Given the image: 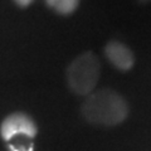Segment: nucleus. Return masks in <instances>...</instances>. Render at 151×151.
<instances>
[{
	"label": "nucleus",
	"mask_w": 151,
	"mask_h": 151,
	"mask_svg": "<svg viewBox=\"0 0 151 151\" xmlns=\"http://www.w3.org/2000/svg\"><path fill=\"white\" fill-rule=\"evenodd\" d=\"M9 151H33V146H30V147H28V149H18L15 146H10Z\"/></svg>",
	"instance_id": "nucleus-7"
},
{
	"label": "nucleus",
	"mask_w": 151,
	"mask_h": 151,
	"mask_svg": "<svg viewBox=\"0 0 151 151\" xmlns=\"http://www.w3.org/2000/svg\"><path fill=\"white\" fill-rule=\"evenodd\" d=\"M15 1H17L18 5H20V6H28L33 0H15Z\"/></svg>",
	"instance_id": "nucleus-6"
},
{
	"label": "nucleus",
	"mask_w": 151,
	"mask_h": 151,
	"mask_svg": "<svg viewBox=\"0 0 151 151\" xmlns=\"http://www.w3.org/2000/svg\"><path fill=\"white\" fill-rule=\"evenodd\" d=\"M47 4L55 9L60 14H69L72 13L78 5L79 0H45Z\"/></svg>",
	"instance_id": "nucleus-5"
},
{
	"label": "nucleus",
	"mask_w": 151,
	"mask_h": 151,
	"mask_svg": "<svg viewBox=\"0 0 151 151\" xmlns=\"http://www.w3.org/2000/svg\"><path fill=\"white\" fill-rule=\"evenodd\" d=\"M38 127L35 121L29 115L15 112L6 116L0 125V136L4 141H10L17 135H24L27 137H35Z\"/></svg>",
	"instance_id": "nucleus-3"
},
{
	"label": "nucleus",
	"mask_w": 151,
	"mask_h": 151,
	"mask_svg": "<svg viewBox=\"0 0 151 151\" xmlns=\"http://www.w3.org/2000/svg\"><path fill=\"white\" fill-rule=\"evenodd\" d=\"M139 1H141V3H145V1H149V0H139Z\"/></svg>",
	"instance_id": "nucleus-8"
},
{
	"label": "nucleus",
	"mask_w": 151,
	"mask_h": 151,
	"mask_svg": "<svg viewBox=\"0 0 151 151\" xmlns=\"http://www.w3.org/2000/svg\"><path fill=\"white\" fill-rule=\"evenodd\" d=\"M82 115L89 124L116 126L129 116V105L112 89H100L88 94L82 105Z\"/></svg>",
	"instance_id": "nucleus-1"
},
{
	"label": "nucleus",
	"mask_w": 151,
	"mask_h": 151,
	"mask_svg": "<svg viewBox=\"0 0 151 151\" xmlns=\"http://www.w3.org/2000/svg\"><path fill=\"white\" fill-rule=\"evenodd\" d=\"M101 65L96 54L92 52L79 54L67 69L68 86L79 96H88L93 92L100 79Z\"/></svg>",
	"instance_id": "nucleus-2"
},
{
	"label": "nucleus",
	"mask_w": 151,
	"mask_h": 151,
	"mask_svg": "<svg viewBox=\"0 0 151 151\" xmlns=\"http://www.w3.org/2000/svg\"><path fill=\"white\" fill-rule=\"evenodd\" d=\"M108 60L120 70H129L135 63V58L132 52L125 44L119 42H110L105 49Z\"/></svg>",
	"instance_id": "nucleus-4"
}]
</instances>
